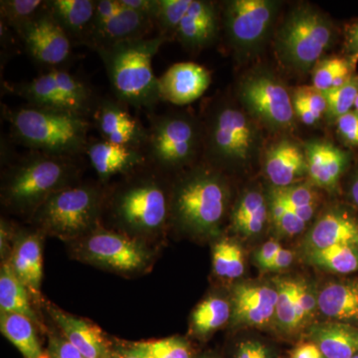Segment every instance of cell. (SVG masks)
<instances>
[{
    "mask_svg": "<svg viewBox=\"0 0 358 358\" xmlns=\"http://www.w3.org/2000/svg\"><path fill=\"white\" fill-rule=\"evenodd\" d=\"M169 39L162 35L98 49L115 99L128 107L152 110L162 102L152 60Z\"/></svg>",
    "mask_w": 358,
    "mask_h": 358,
    "instance_id": "obj_1",
    "label": "cell"
},
{
    "mask_svg": "<svg viewBox=\"0 0 358 358\" xmlns=\"http://www.w3.org/2000/svg\"><path fill=\"white\" fill-rule=\"evenodd\" d=\"M2 110L14 140L33 152L71 159L86 152L89 117L31 105Z\"/></svg>",
    "mask_w": 358,
    "mask_h": 358,
    "instance_id": "obj_2",
    "label": "cell"
},
{
    "mask_svg": "<svg viewBox=\"0 0 358 358\" xmlns=\"http://www.w3.org/2000/svg\"><path fill=\"white\" fill-rule=\"evenodd\" d=\"M77 173L71 157L31 150L6 171L2 202L11 210L33 215L52 194L74 185Z\"/></svg>",
    "mask_w": 358,
    "mask_h": 358,
    "instance_id": "obj_3",
    "label": "cell"
},
{
    "mask_svg": "<svg viewBox=\"0 0 358 358\" xmlns=\"http://www.w3.org/2000/svg\"><path fill=\"white\" fill-rule=\"evenodd\" d=\"M229 189L212 166H196L183 174L174 185L171 210L179 225L199 234H211L222 222Z\"/></svg>",
    "mask_w": 358,
    "mask_h": 358,
    "instance_id": "obj_4",
    "label": "cell"
},
{
    "mask_svg": "<svg viewBox=\"0 0 358 358\" xmlns=\"http://www.w3.org/2000/svg\"><path fill=\"white\" fill-rule=\"evenodd\" d=\"M260 131L247 113L220 105L209 115L204 129L203 154L211 166H245L260 150Z\"/></svg>",
    "mask_w": 358,
    "mask_h": 358,
    "instance_id": "obj_5",
    "label": "cell"
},
{
    "mask_svg": "<svg viewBox=\"0 0 358 358\" xmlns=\"http://www.w3.org/2000/svg\"><path fill=\"white\" fill-rule=\"evenodd\" d=\"M145 166L131 171V178L113 195L110 210L122 226L141 233H154L166 223L171 199L157 176Z\"/></svg>",
    "mask_w": 358,
    "mask_h": 358,
    "instance_id": "obj_6",
    "label": "cell"
},
{
    "mask_svg": "<svg viewBox=\"0 0 358 358\" xmlns=\"http://www.w3.org/2000/svg\"><path fill=\"white\" fill-rule=\"evenodd\" d=\"M333 23L312 6L293 9L280 27L275 51L282 64L298 72L307 73L320 62L333 44Z\"/></svg>",
    "mask_w": 358,
    "mask_h": 358,
    "instance_id": "obj_7",
    "label": "cell"
},
{
    "mask_svg": "<svg viewBox=\"0 0 358 358\" xmlns=\"http://www.w3.org/2000/svg\"><path fill=\"white\" fill-rule=\"evenodd\" d=\"M204 131L196 119L182 113L152 115L143 150L148 164L160 171L183 169L203 150Z\"/></svg>",
    "mask_w": 358,
    "mask_h": 358,
    "instance_id": "obj_8",
    "label": "cell"
},
{
    "mask_svg": "<svg viewBox=\"0 0 358 358\" xmlns=\"http://www.w3.org/2000/svg\"><path fill=\"white\" fill-rule=\"evenodd\" d=\"M102 207V193L98 188L74 185L52 194L32 218L53 236L75 239L95 230Z\"/></svg>",
    "mask_w": 358,
    "mask_h": 358,
    "instance_id": "obj_9",
    "label": "cell"
},
{
    "mask_svg": "<svg viewBox=\"0 0 358 358\" xmlns=\"http://www.w3.org/2000/svg\"><path fill=\"white\" fill-rule=\"evenodd\" d=\"M11 90L35 107L87 117L94 114L98 103L88 84L60 68L50 69L31 81L15 85Z\"/></svg>",
    "mask_w": 358,
    "mask_h": 358,
    "instance_id": "obj_10",
    "label": "cell"
},
{
    "mask_svg": "<svg viewBox=\"0 0 358 358\" xmlns=\"http://www.w3.org/2000/svg\"><path fill=\"white\" fill-rule=\"evenodd\" d=\"M240 102L247 114L273 131H282L294 122L293 96L279 78L268 71H257L239 85Z\"/></svg>",
    "mask_w": 358,
    "mask_h": 358,
    "instance_id": "obj_11",
    "label": "cell"
},
{
    "mask_svg": "<svg viewBox=\"0 0 358 358\" xmlns=\"http://www.w3.org/2000/svg\"><path fill=\"white\" fill-rule=\"evenodd\" d=\"M280 2L232 0L225 3L224 26L231 46L241 55H251L265 43L274 24Z\"/></svg>",
    "mask_w": 358,
    "mask_h": 358,
    "instance_id": "obj_12",
    "label": "cell"
},
{
    "mask_svg": "<svg viewBox=\"0 0 358 358\" xmlns=\"http://www.w3.org/2000/svg\"><path fill=\"white\" fill-rule=\"evenodd\" d=\"M80 243L78 252L83 261L114 272H140L150 262L141 242L114 231L93 230Z\"/></svg>",
    "mask_w": 358,
    "mask_h": 358,
    "instance_id": "obj_13",
    "label": "cell"
},
{
    "mask_svg": "<svg viewBox=\"0 0 358 358\" xmlns=\"http://www.w3.org/2000/svg\"><path fill=\"white\" fill-rule=\"evenodd\" d=\"M28 55L37 64L58 69L68 62L73 41L47 10L46 3L34 18L17 31Z\"/></svg>",
    "mask_w": 358,
    "mask_h": 358,
    "instance_id": "obj_14",
    "label": "cell"
},
{
    "mask_svg": "<svg viewBox=\"0 0 358 358\" xmlns=\"http://www.w3.org/2000/svg\"><path fill=\"white\" fill-rule=\"evenodd\" d=\"M127 107L117 99L98 101L94 122L103 140L141 150L147 141L148 129L131 115Z\"/></svg>",
    "mask_w": 358,
    "mask_h": 358,
    "instance_id": "obj_15",
    "label": "cell"
},
{
    "mask_svg": "<svg viewBox=\"0 0 358 358\" xmlns=\"http://www.w3.org/2000/svg\"><path fill=\"white\" fill-rule=\"evenodd\" d=\"M211 84V74L193 62L176 63L159 78L160 99L176 106L195 102Z\"/></svg>",
    "mask_w": 358,
    "mask_h": 358,
    "instance_id": "obj_16",
    "label": "cell"
},
{
    "mask_svg": "<svg viewBox=\"0 0 358 358\" xmlns=\"http://www.w3.org/2000/svg\"><path fill=\"white\" fill-rule=\"evenodd\" d=\"M49 315L61 333L86 358H115V346L102 329L93 322L79 319L75 315L49 305Z\"/></svg>",
    "mask_w": 358,
    "mask_h": 358,
    "instance_id": "obj_17",
    "label": "cell"
},
{
    "mask_svg": "<svg viewBox=\"0 0 358 358\" xmlns=\"http://www.w3.org/2000/svg\"><path fill=\"white\" fill-rule=\"evenodd\" d=\"M277 301V289L262 285H239L233 289V322L246 327H267L275 315Z\"/></svg>",
    "mask_w": 358,
    "mask_h": 358,
    "instance_id": "obj_18",
    "label": "cell"
},
{
    "mask_svg": "<svg viewBox=\"0 0 358 358\" xmlns=\"http://www.w3.org/2000/svg\"><path fill=\"white\" fill-rule=\"evenodd\" d=\"M121 4L122 8L110 20L92 26L85 45L96 51L120 42L147 38L155 27L154 21Z\"/></svg>",
    "mask_w": 358,
    "mask_h": 358,
    "instance_id": "obj_19",
    "label": "cell"
},
{
    "mask_svg": "<svg viewBox=\"0 0 358 358\" xmlns=\"http://www.w3.org/2000/svg\"><path fill=\"white\" fill-rule=\"evenodd\" d=\"M86 154L103 182L119 174L127 176L148 164L141 148L115 145L105 140L90 141Z\"/></svg>",
    "mask_w": 358,
    "mask_h": 358,
    "instance_id": "obj_20",
    "label": "cell"
},
{
    "mask_svg": "<svg viewBox=\"0 0 358 358\" xmlns=\"http://www.w3.org/2000/svg\"><path fill=\"white\" fill-rule=\"evenodd\" d=\"M264 169L273 187L296 185L308 174L305 150L292 141H278L266 152Z\"/></svg>",
    "mask_w": 358,
    "mask_h": 358,
    "instance_id": "obj_21",
    "label": "cell"
},
{
    "mask_svg": "<svg viewBox=\"0 0 358 358\" xmlns=\"http://www.w3.org/2000/svg\"><path fill=\"white\" fill-rule=\"evenodd\" d=\"M218 28V14L213 2L192 0L176 36L186 50L200 51L214 43Z\"/></svg>",
    "mask_w": 358,
    "mask_h": 358,
    "instance_id": "obj_22",
    "label": "cell"
},
{
    "mask_svg": "<svg viewBox=\"0 0 358 358\" xmlns=\"http://www.w3.org/2000/svg\"><path fill=\"white\" fill-rule=\"evenodd\" d=\"M308 174L315 185L324 189L334 190L345 173L350 155L333 143L313 140L306 143Z\"/></svg>",
    "mask_w": 358,
    "mask_h": 358,
    "instance_id": "obj_23",
    "label": "cell"
},
{
    "mask_svg": "<svg viewBox=\"0 0 358 358\" xmlns=\"http://www.w3.org/2000/svg\"><path fill=\"white\" fill-rule=\"evenodd\" d=\"M338 245L358 246V221L348 212L331 209L317 221L308 233V251Z\"/></svg>",
    "mask_w": 358,
    "mask_h": 358,
    "instance_id": "obj_24",
    "label": "cell"
},
{
    "mask_svg": "<svg viewBox=\"0 0 358 358\" xmlns=\"http://www.w3.org/2000/svg\"><path fill=\"white\" fill-rule=\"evenodd\" d=\"M7 262L30 293L39 294L43 277L42 240L37 233L18 235Z\"/></svg>",
    "mask_w": 358,
    "mask_h": 358,
    "instance_id": "obj_25",
    "label": "cell"
},
{
    "mask_svg": "<svg viewBox=\"0 0 358 358\" xmlns=\"http://www.w3.org/2000/svg\"><path fill=\"white\" fill-rule=\"evenodd\" d=\"M96 1L94 0H48L46 8L73 42L86 43Z\"/></svg>",
    "mask_w": 358,
    "mask_h": 358,
    "instance_id": "obj_26",
    "label": "cell"
},
{
    "mask_svg": "<svg viewBox=\"0 0 358 358\" xmlns=\"http://www.w3.org/2000/svg\"><path fill=\"white\" fill-rule=\"evenodd\" d=\"M320 312L338 322H358V282H331L317 296Z\"/></svg>",
    "mask_w": 358,
    "mask_h": 358,
    "instance_id": "obj_27",
    "label": "cell"
},
{
    "mask_svg": "<svg viewBox=\"0 0 358 358\" xmlns=\"http://www.w3.org/2000/svg\"><path fill=\"white\" fill-rule=\"evenodd\" d=\"M312 338L324 358H352L358 353V329L350 324H320L312 329Z\"/></svg>",
    "mask_w": 358,
    "mask_h": 358,
    "instance_id": "obj_28",
    "label": "cell"
},
{
    "mask_svg": "<svg viewBox=\"0 0 358 358\" xmlns=\"http://www.w3.org/2000/svg\"><path fill=\"white\" fill-rule=\"evenodd\" d=\"M36 324L31 320L18 313L1 312L0 329L1 334L24 358H49L43 350L37 336Z\"/></svg>",
    "mask_w": 358,
    "mask_h": 358,
    "instance_id": "obj_29",
    "label": "cell"
},
{
    "mask_svg": "<svg viewBox=\"0 0 358 358\" xmlns=\"http://www.w3.org/2000/svg\"><path fill=\"white\" fill-rule=\"evenodd\" d=\"M29 289L15 275L8 262L2 263L0 271V308L1 312L18 313L40 326L38 317L33 310Z\"/></svg>",
    "mask_w": 358,
    "mask_h": 358,
    "instance_id": "obj_30",
    "label": "cell"
},
{
    "mask_svg": "<svg viewBox=\"0 0 358 358\" xmlns=\"http://www.w3.org/2000/svg\"><path fill=\"white\" fill-rule=\"evenodd\" d=\"M232 317V307L227 301L211 296L199 303L192 317L193 331L197 336H207L222 327Z\"/></svg>",
    "mask_w": 358,
    "mask_h": 358,
    "instance_id": "obj_31",
    "label": "cell"
},
{
    "mask_svg": "<svg viewBox=\"0 0 358 358\" xmlns=\"http://www.w3.org/2000/svg\"><path fill=\"white\" fill-rule=\"evenodd\" d=\"M308 259L317 267L338 274H350L358 271V246L338 245L308 252Z\"/></svg>",
    "mask_w": 358,
    "mask_h": 358,
    "instance_id": "obj_32",
    "label": "cell"
},
{
    "mask_svg": "<svg viewBox=\"0 0 358 358\" xmlns=\"http://www.w3.org/2000/svg\"><path fill=\"white\" fill-rule=\"evenodd\" d=\"M212 259L214 273L218 277L236 280L244 274L243 250L233 240L222 239L214 245Z\"/></svg>",
    "mask_w": 358,
    "mask_h": 358,
    "instance_id": "obj_33",
    "label": "cell"
},
{
    "mask_svg": "<svg viewBox=\"0 0 358 358\" xmlns=\"http://www.w3.org/2000/svg\"><path fill=\"white\" fill-rule=\"evenodd\" d=\"M352 61L331 57L320 61L313 71V87L319 91H329L341 87L352 76Z\"/></svg>",
    "mask_w": 358,
    "mask_h": 358,
    "instance_id": "obj_34",
    "label": "cell"
},
{
    "mask_svg": "<svg viewBox=\"0 0 358 358\" xmlns=\"http://www.w3.org/2000/svg\"><path fill=\"white\" fill-rule=\"evenodd\" d=\"M292 96L294 115L303 124L313 126L326 115V96L315 87H300L294 90Z\"/></svg>",
    "mask_w": 358,
    "mask_h": 358,
    "instance_id": "obj_35",
    "label": "cell"
},
{
    "mask_svg": "<svg viewBox=\"0 0 358 358\" xmlns=\"http://www.w3.org/2000/svg\"><path fill=\"white\" fill-rule=\"evenodd\" d=\"M275 188L289 209L301 220L306 223L312 220L319 205L317 192L313 190L312 186L305 183H296L287 187Z\"/></svg>",
    "mask_w": 358,
    "mask_h": 358,
    "instance_id": "obj_36",
    "label": "cell"
},
{
    "mask_svg": "<svg viewBox=\"0 0 358 358\" xmlns=\"http://www.w3.org/2000/svg\"><path fill=\"white\" fill-rule=\"evenodd\" d=\"M278 301L275 317L282 329L294 331L300 329L296 310V281L280 280L277 282Z\"/></svg>",
    "mask_w": 358,
    "mask_h": 358,
    "instance_id": "obj_37",
    "label": "cell"
},
{
    "mask_svg": "<svg viewBox=\"0 0 358 358\" xmlns=\"http://www.w3.org/2000/svg\"><path fill=\"white\" fill-rule=\"evenodd\" d=\"M192 3V0H157L154 22L159 35L169 40L176 36L178 26Z\"/></svg>",
    "mask_w": 358,
    "mask_h": 358,
    "instance_id": "obj_38",
    "label": "cell"
},
{
    "mask_svg": "<svg viewBox=\"0 0 358 358\" xmlns=\"http://www.w3.org/2000/svg\"><path fill=\"white\" fill-rule=\"evenodd\" d=\"M268 205L271 219L282 234L294 236L305 230L307 223L289 209L275 187L268 193Z\"/></svg>",
    "mask_w": 358,
    "mask_h": 358,
    "instance_id": "obj_39",
    "label": "cell"
},
{
    "mask_svg": "<svg viewBox=\"0 0 358 358\" xmlns=\"http://www.w3.org/2000/svg\"><path fill=\"white\" fill-rule=\"evenodd\" d=\"M43 0H1L0 16L1 22L16 32L45 6Z\"/></svg>",
    "mask_w": 358,
    "mask_h": 358,
    "instance_id": "obj_40",
    "label": "cell"
},
{
    "mask_svg": "<svg viewBox=\"0 0 358 358\" xmlns=\"http://www.w3.org/2000/svg\"><path fill=\"white\" fill-rule=\"evenodd\" d=\"M327 99V119L336 122L355 107L358 96V76L352 75L345 84L338 88L324 92Z\"/></svg>",
    "mask_w": 358,
    "mask_h": 358,
    "instance_id": "obj_41",
    "label": "cell"
},
{
    "mask_svg": "<svg viewBox=\"0 0 358 358\" xmlns=\"http://www.w3.org/2000/svg\"><path fill=\"white\" fill-rule=\"evenodd\" d=\"M133 345L152 358H192L189 343L178 336L159 341H141L134 343Z\"/></svg>",
    "mask_w": 358,
    "mask_h": 358,
    "instance_id": "obj_42",
    "label": "cell"
},
{
    "mask_svg": "<svg viewBox=\"0 0 358 358\" xmlns=\"http://www.w3.org/2000/svg\"><path fill=\"white\" fill-rule=\"evenodd\" d=\"M317 308V298L312 289L305 282L296 281V310L301 327L310 319Z\"/></svg>",
    "mask_w": 358,
    "mask_h": 358,
    "instance_id": "obj_43",
    "label": "cell"
},
{
    "mask_svg": "<svg viewBox=\"0 0 358 358\" xmlns=\"http://www.w3.org/2000/svg\"><path fill=\"white\" fill-rule=\"evenodd\" d=\"M46 352L49 358H86L62 333L49 334Z\"/></svg>",
    "mask_w": 358,
    "mask_h": 358,
    "instance_id": "obj_44",
    "label": "cell"
},
{
    "mask_svg": "<svg viewBox=\"0 0 358 358\" xmlns=\"http://www.w3.org/2000/svg\"><path fill=\"white\" fill-rule=\"evenodd\" d=\"M268 205H263L233 228L244 236H255V235L262 232L264 227H265L268 219Z\"/></svg>",
    "mask_w": 358,
    "mask_h": 358,
    "instance_id": "obj_45",
    "label": "cell"
},
{
    "mask_svg": "<svg viewBox=\"0 0 358 358\" xmlns=\"http://www.w3.org/2000/svg\"><path fill=\"white\" fill-rule=\"evenodd\" d=\"M339 136L350 143L358 147V113L350 110L336 122Z\"/></svg>",
    "mask_w": 358,
    "mask_h": 358,
    "instance_id": "obj_46",
    "label": "cell"
},
{
    "mask_svg": "<svg viewBox=\"0 0 358 358\" xmlns=\"http://www.w3.org/2000/svg\"><path fill=\"white\" fill-rule=\"evenodd\" d=\"M282 248L281 245H280L279 242L275 241V240H270V241L266 242L261 247V249L257 252V263L259 264L261 268L266 270Z\"/></svg>",
    "mask_w": 358,
    "mask_h": 358,
    "instance_id": "obj_47",
    "label": "cell"
},
{
    "mask_svg": "<svg viewBox=\"0 0 358 358\" xmlns=\"http://www.w3.org/2000/svg\"><path fill=\"white\" fill-rule=\"evenodd\" d=\"M121 2L129 9L147 16L154 21L157 13V0H121Z\"/></svg>",
    "mask_w": 358,
    "mask_h": 358,
    "instance_id": "obj_48",
    "label": "cell"
},
{
    "mask_svg": "<svg viewBox=\"0 0 358 358\" xmlns=\"http://www.w3.org/2000/svg\"><path fill=\"white\" fill-rule=\"evenodd\" d=\"M236 358H268L267 348L259 341H244L239 345Z\"/></svg>",
    "mask_w": 358,
    "mask_h": 358,
    "instance_id": "obj_49",
    "label": "cell"
},
{
    "mask_svg": "<svg viewBox=\"0 0 358 358\" xmlns=\"http://www.w3.org/2000/svg\"><path fill=\"white\" fill-rule=\"evenodd\" d=\"M294 262V253L289 249L282 248L279 253L275 257L272 263L266 268L267 271H281L284 268H289Z\"/></svg>",
    "mask_w": 358,
    "mask_h": 358,
    "instance_id": "obj_50",
    "label": "cell"
},
{
    "mask_svg": "<svg viewBox=\"0 0 358 358\" xmlns=\"http://www.w3.org/2000/svg\"><path fill=\"white\" fill-rule=\"evenodd\" d=\"M293 358H324L320 348L313 343H301L293 352Z\"/></svg>",
    "mask_w": 358,
    "mask_h": 358,
    "instance_id": "obj_51",
    "label": "cell"
},
{
    "mask_svg": "<svg viewBox=\"0 0 358 358\" xmlns=\"http://www.w3.org/2000/svg\"><path fill=\"white\" fill-rule=\"evenodd\" d=\"M115 358H152L147 352L134 346L133 343L115 348Z\"/></svg>",
    "mask_w": 358,
    "mask_h": 358,
    "instance_id": "obj_52",
    "label": "cell"
},
{
    "mask_svg": "<svg viewBox=\"0 0 358 358\" xmlns=\"http://www.w3.org/2000/svg\"><path fill=\"white\" fill-rule=\"evenodd\" d=\"M346 50L352 56L353 60L358 59V22L355 23L352 27L348 29L346 34L345 41Z\"/></svg>",
    "mask_w": 358,
    "mask_h": 358,
    "instance_id": "obj_53",
    "label": "cell"
},
{
    "mask_svg": "<svg viewBox=\"0 0 358 358\" xmlns=\"http://www.w3.org/2000/svg\"><path fill=\"white\" fill-rule=\"evenodd\" d=\"M10 227L3 219L1 220V253L3 254L6 251L8 246V239L10 237Z\"/></svg>",
    "mask_w": 358,
    "mask_h": 358,
    "instance_id": "obj_54",
    "label": "cell"
},
{
    "mask_svg": "<svg viewBox=\"0 0 358 358\" xmlns=\"http://www.w3.org/2000/svg\"><path fill=\"white\" fill-rule=\"evenodd\" d=\"M350 199L353 203L358 207V173L355 174L352 179V185H350Z\"/></svg>",
    "mask_w": 358,
    "mask_h": 358,
    "instance_id": "obj_55",
    "label": "cell"
},
{
    "mask_svg": "<svg viewBox=\"0 0 358 358\" xmlns=\"http://www.w3.org/2000/svg\"><path fill=\"white\" fill-rule=\"evenodd\" d=\"M355 112H357L358 113V96H357V100H355Z\"/></svg>",
    "mask_w": 358,
    "mask_h": 358,
    "instance_id": "obj_56",
    "label": "cell"
},
{
    "mask_svg": "<svg viewBox=\"0 0 358 358\" xmlns=\"http://www.w3.org/2000/svg\"><path fill=\"white\" fill-rule=\"evenodd\" d=\"M352 358H358V353L357 355H355V357H353Z\"/></svg>",
    "mask_w": 358,
    "mask_h": 358,
    "instance_id": "obj_57",
    "label": "cell"
},
{
    "mask_svg": "<svg viewBox=\"0 0 358 358\" xmlns=\"http://www.w3.org/2000/svg\"><path fill=\"white\" fill-rule=\"evenodd\" d=\"M202 358H214V357H202Z\"/></svg>",
    "mask_w": 358,
    "mask_h": 358,
    "instance_id": "obj_58",
    "label": "cell"
}]
</instances>
